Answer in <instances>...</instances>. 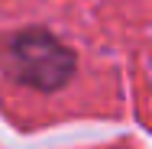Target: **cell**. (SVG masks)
Segmentation results:
<instances>
[{
  "label": "cell",
  "mask_w": 152,
  "mask_h": 149,
  "mask_svg": "<svg viewBox=\"0 0 152 149\" xmlns=\"http://www.w3.org/2000/svg\"><path fill=\"white\" fill-rule=\"evenodd\" d=\"M3 68L13 81L36 91H58L75 75V52L42 26L13 32L3 42Z\"/></svg>",
  "instance_id": "obj_1"
}]
</instances>
